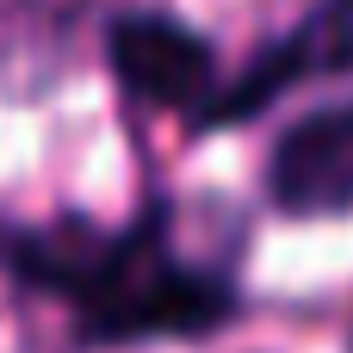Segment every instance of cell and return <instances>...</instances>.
Wrapping results in <instances>:
<instances>
[{
    "instance_id": "6da1fadb",
    "label": "cell",
    "mask_w": 353,
    "mask_h": 353,
    "mask_svg": "<svg viewBox=\"0 0 353 353\" xmlns=\"http://www.w3.org/2000/svg\"><path fill=\"white\" fill-rule=\"evenodd\" d=\"M37 273L68 292L99 335H192L211 329L230 304L223 279L192 267L161 230H124L43 254Z\"/></svg>"
},
{
    "instance_id": "7a4b0ae2",
    "label": "cell",
    "mask_w": 353,
    "mask_h": 353,
    "mask_svg": "<svg viewBox=\"0 0 353 353\" xmlns=\"http://www.w3.org/2000/svg\"><path fill=\"white\" fill-rule=\"evenodd\" d=\"M267 192L292 217H341V211H353V99L298 118L273 143Z\"/></svg>"
},
{
    "instance_id": "3957f363",
    "label": "cell",
    "mask_w": 353,
    "mask_h": 353,
    "mask_svg": "<svg viewBox=\"0 0 353 353\" xmlns=\"http://www.w3.org/2000/svg\"><path fill=\"white\" fill-rule=\"evenodd\" d=\"M112 62L155 105H180V112L211 105V50L174 19H149V12L124 19L112 31Z\"/></svg>"
},
{
    "instance_id": "277c9868",
    "label": "cell",
    "mask_w": 353,
    "mask_h": 353,
    "mask_svg": "<svg viewBox=\"0 0 353 353\" xmlns=\"http://www.w3.org/2000/svg\"><path fill=\"white\" fill-rule=\"evenodd\" d=\"M341 68H353V0H323V6L267 56V68L254 74V87L273 93V87H285V81H298V74H341Z\"/></svg>"
}]
</instances>
